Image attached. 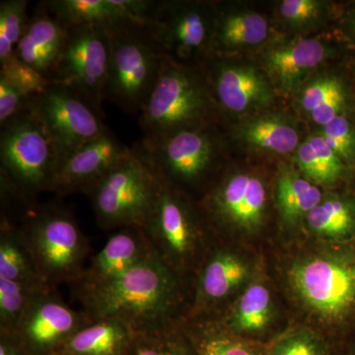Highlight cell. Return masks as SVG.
<instances>
[{
  "label": "cell",
  "mask_w": 355,
  "mask_h": 355,
  "mask_svg": "<svg viewBox=\"0 0 355 355\" xmlns=\"http://www.w3.org/2000/svg\"><path fill=\"white\" fill-rule=\"evenodd\" d=\"M277 200L280 214L287 223H297L323 200L321 189L309 180L291 171L279 175Z\"/></svg>",
  "instance_id": "83f0119b"
},
{
  "label": "cell",
  "mask_w": 355,
  "mask_h": 355,
  "mask_svg": "<svg viewBox=\"0 0 355 355\" xmlns=\"http://www.w3.org/2000/svg\"><path fill=\"white\" fill-rule=\"evenodd\" d=\"M209 108L207 89L198 74L166 58L157 83L139 114L142 139H160L200 127Z\"/></svg>",
  "instance_id": "ba28073f"
},
{
  "label": "cell",
  "mask_w": 355,
  "mask_h": 355,
  "mask_svg": "<svg viewBox=\"0 0 355 355\" xmlns=\"http://www.w3.org/2000/svg\"><path fill=\"white\" fill-rule=\"evenodd\" d=\"M314 149L319 171V184H331L338 182L345 173V162L324 142L321 135L308 139Z\"/></svg>",
  "instance_id": "8d00e7d4"
},
{
  "label": "cell",
  "mask_w": 355,
  "mask_h": 355,
  "mask_svg": "<svg viewBox=\"0 0 355 355\" xmlns=\"http://www.w3.org/2000/svg\"><path fill=\"white\" fill-rule=\"evenodd\" d=\"M19 226L49 286L57 288L80 279L90 247L71 212L60 205L36 203L26 210Z\"/></svg>",
  "instance_id": "277c9868"
},
{
  "label": "cell",
  "mask_w": 355,
  "mask_h": 355,
  "mask_svg": "<svg viewBox=\"0 0 355 355\" xmlns=\"http://www.w3.org/2000/svg\"><path fill=\"white\" fill-rule=\"evenodd\" d=\"M205 205L216 223L253 232L261 227L265 216V184L253 175L238 173L217 184Z\"/></svg>",
  "instance_id": "5bb4252c"
},
{
  "label": "cell",
  "mask_w": 355,
  "mask_h": 355,
  "mask_svg": "<svg viewBox=\"0 0 355 355\" xmlns=\"http://www.w3.org/2000/svg\"><path fill=\"white\" fill-rule=\"evenodd\" d=\"M141 228L173 272L184 279L197 273L209 248L202 224L181 191L161 179L157 200Z\"/></svg>",
  "instance_id": "52a82bcc"
},
{
  "label": "cell",
  "mask_w": 355,
  "mask_h": 355,
  "mask_svg": "<svg viewBox=\"0 0 355 355\" xmlns=\"http://www.w3.org/2000/svg\"><path fill=\"white\" fill-rule=\"evenodd\" d=\"M29 108L48 130L62 166L108 128L78 96L55 83L33 97Z\"/></svg>",
  "instance_id": "30bf717a"
},
{
  "label": "cell",
  "mask_w": 355,
  "mask_h": 355,
  "mask_svg": "<svg viewBox=\"0 0 355 355\" xmlns=\"http://www.w3.org/2000/svg\"><path fill=\"white\" fill-rule=\"evenodd\" d=\"M91 321L83 310L67 305L57 288L49 289L33 297L12 335L30 355H55Z\"/></svg>",
  "instance_id": "7c38bea8"
},
{
  "label": "cell",
  "mask_w": 355,
  "mask_h": 355,
  "mask_svg": "<svg viewBox=\"0 0 355 355\" xmlns=\"http://www.w3.org/2000/svg\"><path fill=\"white\" fill-rule=\"evenodd\" d=\"M0 355H30L12 334L0 331Z\"/></svg>",
  "instance_id": "60d3db41"
},
{
  "label": "cell",
  "mask_w": 355,
  "mask_h": 355,
  "mask_svg": "<svg viewBox=\"0 0 355 355\" xmlns=\"http://www.w3.org/2000/svg\"><path fill=\"white\" fill-rule=\"evenodd\" d=\"M318 2L314 0H286L280 6V13L294 23H302L316 15Z\"/></svg>",
  "instance_id": "f35d334b"
},
{
  "label": "cell",
  "mask_w": 355,
  "mask_h": 355,
  "mask_svg": "<svg viewBox=\"0 0 355 355\" xmlns=\"http://www.w3.org/2000/svg\"><path fill=\"white\" fill-rule=\"evenodd\" d=\"M252 266L225 248L209 249L196 273L191 317L209 316L247 282Z\"/></svg>",
  "instance_id": "9a60e30c"
},
{
  "label": "cell",
  "mask_w": 355,
  "mask_h": 355,
  "mask_svg": "<svg viewBox=\"0 0 355 355\" xmlns=\"http://www.w3.org/2000/svg\"><path fill=\"white\" fill-rule=\"evenodd\" d=\"M244 137L254 146L280 154L292 153L299 140L295 128L277 119L266 118L249 123Z\"/></svg>",
  "instance_id": "4dcf8cb0"
},
{
  "label": "cell",
  "mask_w": 355,
  "mask_h": 355,
  "mask_svg": "<svg viewBox=\"0 0 355 355\" xmlns=\"http://www.w3.org/2000/svg\"><path fill=\"white\" fill-rule=\"evenodd\" d=\"M345 90L336 78H323L306 88L302 106L318 125H326L340 116L345 104Z\"/></svg>",
  "instance_id": "f546056e"
},
{
  "label": "cell",
  "mask_w": 355,
  "mask_h": 355,
  "mask_svg": "<svg viewBox=\"0 0 355 355\" xmlns=\"http://www.w3.org/2000/svg\"><path fill=\"white\" fill-rule=\"evenodd\" d=\"M184 284L154 253L111 282L73 291V297L91 319L119 318L139 330L184 319Z\"/></svg>",
  "instance_id": "6da1fadb"
},
{
  "label": "cell",
  "mask_w": 355,
  "mask_h": 355,
  "mask_svg": "<svg viewBox=\"0 0 355 355\" xmlns=\"http://www.w3.org/2000/svg\"><path fill=\"white\" fill-rule=\"evenodd\" d=\"M69 26L57 17L46 4L40 2L22 39L15 51V57L50 79L67 41Z\"/></svg>",
  "instance_id": "ac0fdd59"
},
{
  "label": "cell",
  "mask_w": 355,
  "mask_h": 355,
  "mask_svg": "<svg viewBox=\"0 0 355 355\" xmlns=\"http://www.w3.org/2000/svg\"><path fill=\"white\" fill-rule=\"evenodd\" d=\"M214 28V44L223 49L254 46L265 41L268 34V22L256 13L228 14Z\"/></svg>",
  "instance_id": "f1b7e54d"
},
{
  "label": "cell",
  "mask_w": 355,
  "mask_h": 355,
  "mask_svg": "<svg viewBox=\"0 0 355 355\" xmlns=\"http://www.w3.org/2000/svg\"><path fill=\"white\" fill-rule=\"evenodd\" d=\"M132 148L175 189L180 184L202 181L216 159V142L202 127L187 128L160 139H141Z\"/></svg>",
  "instance_id": "8fae6325"
},
{
  "label": "cell",
  "mask_w": 355,
  "mask_h": 355,
  "mask_svg": "<svg viewBox=\"0 0 355 355\" xmlns=\"http://www.w3.org/2000/svg\"><path fill=\"white\" fill-rule=\"evenodd\" d=\"M32 97L0 76V127L18 114L29 109Z\"/></svg>",
  "instance_id": "74e56055"
},
{
  "label": "cell",
  "mask_w": 355,
  "mask_h": 355,
  "mask_svg": "<svg viewBox=\"0 0 355 355\" xmlns=\"http://www.w3.org/2000/svg\"><path fill=\"white\" fill-rule=\"evenodd\" d=\"M272 316L270 289L261 282H254L247 287L220 320H214L232 335L259 343L261 336L270 328Z\"/></svg>",
  "instance_id": "44dd1931"
},
{
  "label": "cell",
  "mask_w": 355,
  "mask_h": 355,
  "mask_svg": "<svg viewBox=\"0 0 355 355\" xmlns=\"http://www.w3.org/2000/svg\"><path fill=\"white\" fill-rule=\"evenodd\" d=\"M305 219L311 232L322 239L347 244L355 238V202L349 198L323 200Z\"/></svg>",
  "instance_id": "484cf974"
},
{
  "label": "cell",
  "mask_w": 355,
  "mask_h": 355,
  "mask_svg": "<svg viewBox=\"0 0 355 355\" xmlns=\"http://www.w3.org/2000/svg\"><path fill=\"white\" fill-rule=\"evenodd\" d=\"M180 324L198 355H266V347L232 335L210 317H184Z\"/></svg>",
  "instance_id": "cb8c5ba5"
},
{
  "label": "cell",
  "mask_w": 355,
  "mask_h": 355,
  "mask_svg": "<svg viewBox=\"0 0 355 355\" xmlns=\"http://www.w3.org/2000/svg\"><path fill=\"white\" fill-rule=\"evenodd\" d=\"M130 150V147L121 144L107 128L65 161L58 172L53 193L58 196L74 193L87 195Z\"/></svg>",
  "instance_id": "2e32d148"
},
{
  "label": "cell",
  "mask_w": 355,
  "mask_h": 355,
  "mask_svg": "<svg viewBox=\"0 0 355 355\" xmlns=\"http://www.w3.org/2000/svg\"><path fill=\"white\" fill-rule=\"evenodd\" d=\"M266 347V355H334L321 334L304 327L287 331Z\"/></svg>",
  "instance_id": "836d02e7"
},
{
  "label": "cell",
  "mask_w": 355,
  "mask_h": 355,
  "mask_svg": "<svg viewBox=\"0 0 355 355\" xmlns=\"http://www.w3.org/2000/svg\"><path fill=\"white\" fill-rule=\"evenodd\" d=\"M287 284L301 309L338 333L355 322V246L338 244L297 259Z\"/></svg>",
  "instance_id": "7a4b0ae2"
},
{
  "label": "cell",
  "mask_w": 355,
  "mask_h": 355,
  "mask_svg": "<svg viewBox=\"0 0 355 355\" xmlns=\"http://www.w3.org/2000/svg\"><path fill=\"white\" fill-rule=\"evenodd\" d=\"M326 49L315 39L275 49L266 58V67L282 85L291 88L301 78L323 62Z\"/></svg>",
  "instance_id": "d4e9b609"
},
{
  "label": "cell",
  "mask_w": 355,
  "mask_h": 355,
  "mask_svg": "<svg viewBox=\"0 0 355 355\" xmlns=\"http://www.w3.org/2000/svg\"><path fill=\"white\" fill-rule=\"evenodd\" d=\"M109 64L108 28L70 25L51 83L69 89L103 118Z\"/></svg>",
  "instance_id": "9c48e42d"
},
{
  "label": "cell",
  "mask_w": 355,
  "mask_h": 355,
  "mask_svg": "<svg viewBox=\"0 0 355 355\" xmlns=\"http://www.w3.org/2000/svg\"><path fill=\"white\" fill-rule=\"evenodd\" d=\"M321 137L343 162L349 163L354 160L355 132L345 116H336L335 120L324 125Z\"/></svg>",
  "instance_id": "d590c367"
},
{
  "label": "cell",
  "mask_w": 355,
  "mask_h": 355,
  "mask_svg": "<svg viewBox=\"0 0 355 355\" xmlns=\"http://www.w3.org/2000/svg\"><path fill=\"white\" fill-rule=\"evenodd\" d=\"M0 277L40 288H53L40 275L22 229L4 214L0 220Z\"/></svg>",
  "instance_id": "603a6c76"
},
{
  "label": "cell",
  "mask_w": 355,
  "mask_h": 355,
  "mask_svg": "<svg viewBox=\"0 0 355 355\" xmlns=\"http://www.w3.org/2000/svg\"><path fill=\"white\" fill-rule=\"evenodd\" d=\"M160 187L157 173L130 147L127 156L86 196L100 228L142 227L153 211Z\"/></svg>",
  "instance_id": "8992f818"
},
{
  "label": "cell",
  "mask_w": 355,
  "mask_h": 355,
  "mask_svg": "<svg viewBox=\"0 0 355 355\" xmlns=\"http://www.w3.org/2000/svg\"><path fill=\"white\" fill-rule=\"evenodd\" d=\"M132 327L119 318L94 319L76 331L55 355H128Z\"/></svg>",
  "instance_id": "7402d4cb"
},
{
  "label": "cell",
  "mask_w": 355,
  "mask_h": 355,
  "mask_svg": "<svg viewBox=\"0 0 355 355\" xmlns=\"http://www.w3.org/2000/svg\"><path fill=\"white\" fill-rule=\"evenodd\" d=\"M49 9L67 26L111 28L125 22L149 23L155 0H46Z\"/></svg>",
  "instance_id": "d6986e66"
},
{
  "label": "cell",
  "mask_w": 355,
  "mask_h": 355,
  "mask_svg": "<svg viewBox=\"0 0 355 355\" xmlns=\"http://www.w3.org/2000/svg\"><path fill=\"white\" fill-rule=\"evenodd\" d=\"M297 163L301 171L312 183L319 184V171L314 149L309 141L303 142L298 148Z\"/></svg>",
  "instance_id": "ab89813d"
},
{
  "label": "cell",
  "mask_w": 355,
  "mask_h": 355,
  "mask_svg": "<svg viewBox=\"0 0 355 355\" xmlns=\"http://www.w3.org/2000/svg\"><path fill=\"white\" fill-rule=\"evenodd\" d=\"M212 87L222 108L233 113L260 106L270 98L265 79L251 67L218 65L212 76Z\"/></svg>",
  "instance_id": "ffe728a7"
},
{
  "label": "cell",
  "mask_w": 355,
  "mask_h": 355,
  "mask_svg": "<svg viewBox=\"0 0 355 355\" xmlns=\"http://www.w3.org/2000/svg\"><path fill=\"white\" fill-rule=\"evenodd\" d=\"M0 76L6 77L32 98L43 92L51 83L50 79L21 62L15 55L0 64Z\"/></svg>",
  "instance_id": "e575fe53"
},
{
  "label": "cell",
  "mask_w": 355,
  "mask_h": 355,
  "mask_svg": "<svg viewBox=\"0 0 355 355\" xmlns=\"http://www.w3.org/2000/svg\"><path fill=\"white\" fill-rule=\"evenodd\" d=\"M343 355H355V340L349 343V347Z\"/></svg>",
  "instance_id": "b9f144b4"
},
{
  "label": "cell",
  "mask_w": 355,
  "mask_h": 355,
  "mask_svg": "<svg viewBox=\"0 0 355 355\" xmlns=\"http://www.w3.org/2000/svg\"><path fill=\"white\" fill-rule=\"evenodd\" d=\"M211 20L202 6L157 1L148 24L166 57L181 64L207 48Z\"/></svg>",
  "instance_id": "4fadbf2b"
},
{
  "label": "cell",
  "mask_w": 355,
  "mask_h": 355,
  "mask_svg": "<svg viewBox=\"0 0 355 355\" xmlns=\"http://www.w3.org/2000/svg\"><path fill=\"white\" fill-rule=\"evenodd\" d=\"M180 322L133 330L128 355H198Z\"/></svg>",
  "instance_id": "4316f807"
},
{
  "label": "cell",
  "mask_w": 355,
  "mask_h": 355,
  "mask_svg": "<svg viewBox=\"0 0 355 355\" xmlns=\"http://www.w3.org/2000/svg\"><path fill=\"white\" fill-rule=\"evenodd\" d=\"M49 289L0 277V331L12 334L33 297Z\"/></svg>",
  "instance_id": "1f68e13d"
},
{
  "label": "cell",
  "mask_w": 355,
  "mask_h": 355,
  "mask_svg": "<svg viewBox=\"0 0 355 355\" xmlns=\"http://www.w3.org/2000/svg\"><path fill=\"white\" fill-rule=\"evenodd\" d=\"M0 166V179L28 200L53 193L62 162L48 130L30 108L1 125Z\"/></svg>",
  "instance_id": "5b68a950"
},
{
  "label": "cell",
  "mask_w": 355,
  "mask_h": 355,
  "mask_svg": "<svg viewBox=\"0 0 355 355\" xmlns=\"http://www.w3.org/2000/svg\"><path fill=\"white\" fill-rule=\"evenodd\" d=\"M154 253L144 229L139 226L118 229L92 257L72 289L91 288L111 282Z\"/></svg>",
  "instance_id": "e0dca14e"
},
{
  "label": "cell",
  "mask_w": 355,
  "mask_h": 355,
  "mask_svg": "<svg viewBox=\"0 0 355 355\" xmlns=\"http://www.w3.org/2000/svg\"><path fill=\"white\" fill-rule=\"evenodd\" d=\"M27 0L0 2V64L15 55L30 17Z\"/></svg>",
  "instance_id": "d6a6232c"
},
{
  "label": "cell",
  "mask_w": 355,
  "mask_h": 355,
  "mask_svg": "<svg viewBox=\"0 0 355 355\" xmlns=\"http://www.w3.org/2000/svg\"><path fill=\"white\" fill-rule=\"evenodd\" d=\"M108 29L110 64L105 100L125 113L140 114L167 57L148 23L125 22Z\"/></svg>",
  "instance_id": "3957f363"
}]
</instances>
